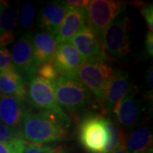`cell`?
Listing matches in <instances>:
<instances>
[{
	"instance_id": "cell-1",
	"label": "cell",
	"mask_w": 153,
	"mask_h": 153,
	"mask_svg": "<svg viewBox=\"0 0 153 153\" xmlns=\"http://www.w3.org/2000/svg\"><path fill=\"white\" fill-rule=\"evenodd\" d=\"M70 125L54 113L41 111L33 113L28 111L21 124L20 133L27 143L40 146L66 140L69 136L67 129Z\"/></svg>"
},
{
	"instance_id": "cell-2",
	"label": "cell",
	"mask_w": 153,
	"mask_h": 153,
	"mask_svg": "<svg viewBox=\"0 0 153 153\" xmlns=\"http://www.w3.org/2000/svg\"><path fill=\"white\" fill-rule=\"evenodd\" d=\"M55 100L77 121L96 107L95 100L76 76H60L54 83Z\"/></svg>"
},
{
	"instance_id": "cell-3",
	"label": "cell",
	"mask_w": 153,
	"mask_h": 153,
	"mask_svg": "<svg viewBox=\"0 0 153 153\" xmlns=\"http://www.w3.org/2000/svg\"><path fill=\"white\" fill-rule=\"evenodd\" d=\"M78 140L88 153H105L110 140L106 117L100 114L83 116L78 121Z\"/></svg>"
},
{
	"instance_id": "cell-4",
	"label": "cell",
	"mask_w": 153,
	"mask_h": 153,
	"mask_svg": "<svg viewBox=\"0 0 153 153\" xmlns=\"http://www.w3.org/2000/svg\"><path fill=\"white\" fill-rule=\"evenodd\" d=\"M113 71L108 60L90 59L85 60L76 72L77 79L91 93L100 107Z\"/></svg>"
},
{
	"instance_id": "cell-5",
	"label": "cell",
	"mask_w": 153,
	"mask_h": 153,
	"mask_svg": "<svg viewBox=\"0 0 153 153\" xmlns=\"http://www.w3.org/2000/svg\"><path fill=\"white\" fill-rule=\"evenodd\" d=\"M27 101L28 105L41 111L57 115L62 120L71 123L70 117L58 105L55 96L54 83L36 74L27 81Z\"/></svg>"
},
{
	"instance_id": "cell-6",
	"label": "cell",
	"mask_w": 153,
	"mask_h": 153,
	"mask_svg": "<svg viewBox=\"0 0 153 153\" xmlns=\"http://www.w3.org/2000/svg\"><path fill=\"white\" fill-rule=\"evenodd\" d=\"M130 29L131 20L126 16H118L105 29L101 44L105 55L120 59L130 52Z\"/></svg>"
},
{
	"instance_id": "cell-7",
	"label": "cell",
	"mask_w": 153,
	"mask_h": 153,
	"mask_svg": "<svg viewBox=\"0 0 153 153\" xmlns=\"http://www.w3.org/2000/svg\"><path fill=\"white\" fill-rule=\"evenodd\" d=\"M126 4L115 0H92L87 6L88 25L96 33L100 40L105 29L123 11L125 10Z\"/></svg>"
},
{
	"instance_id": "cell-8",
	"label": "cell",
	"mask_w": 153,
	"mask_h": 153,
	"mask_svg": "<svg viewBox=\"0 0 153 153\" xmlns=\"http://www.w3.org/2000/svg\"><path fill=\"white\" fill-rule=\"evenodd\" d=\"M10 55L15 69L27 81L36 74L38 65L34 57L31 33H25L17 39L11 48Z\"/></svg>"
},
{
	"instance_id": "cell-9",
	"label": "cell",
	"mask_w": 153,
	"mask_h": 153,
	"mask_svg": "<svg viewBox=\"0 0 153 153\" xmlns=\"http://www.w3.org/2000/svg\"><path fill=\"white\" fill-rule=\"evenodd\" d=\"M131 87L130 77L127 71L123 70L113 71L112 76L105 88L100 105L103 114L111 116L115 105L130 94Z\"/></svg>"
},
{
	"instance_id": "cell-10",
	"label": "cell",
	"mask_w": 153,
	"mask_h": 153,
	"mask_svg": "<svg viewBox=\"0 0 153 153\" xmlns=\"http://www.w3.org/2000/svg\"><path fill=\"white\" fill-rule=\"evenodd\" d=\"M70 41L85 60L90 59L108 60V56L105 53L101 41L88 24L82 27Z\"/></svg>"
},
{
	"instance_id": "cell-11",
	"label": "cell",
	"mask_w": 153,
	"mask_h": 153,
	"mask_svg": "<svg viewBox=\"0 0 153 153\" xmlns=\"http://www.w3.org/2000/svg\"><path fill=\"white\" fill-rule=\"evenodd\" d=\"M84 61L82 55L70 42L57 45L53 63L60 76H76Z\"/></svg>"
},
{
	"instance_id": "cell-12",
	"label": "cell",
	"mask_w": 153,
	"mask_h": 153,
	"mask_svg": "<svg viewBox=\"0 0 153 153\" xmlns=\"http://www.w3.org/2000/svg\"><path fill=\"white\" fill-rule=\"evenodd\" d=\"M27 100L0 94V121L20 131L23 118L28 111Z\"/></svg>"
},
{
	"instance_id": "cell-13",
	"label": "cell",
	"mask_w": 153,
	"mask_h": 153,
	"mask_svg": "<svg viewBox=\"0 0 153 153\" xmlns=\"http://www.w3.org/2000/svg\"><path fill=\"white\" fill-rule=\"evenodd\" d=\"M86 24H88L86 8L68 6L65 18L55 35L57 44L69 42Z\"/></svg>"
},
{
	"instance_id": "cell-14",
	"label": "cell",
	"mask_w": 153,
	"mask_h": 153,
	"mask_svg": "<svg viewBox=\"0 0 153 153\" xmlns=\"http://www.w3.org/2000/svg\"><path fill=\"white\" fill-rule=\"evenodd\" d=\"M67 8L68 5L64 1H54L46 4L38 15L39 29L55 37L65 18Z\"/></svg>"
},
{
	"instance_id": "cell-15",
	"label": "cell",
	"mask_w": 153,
	"mask_h": 153,
	"mask_svg": "<svg viewBox=\"0 0 153 153\" xmlns=\"http://www.w3.org/2000/svg\"><path fill=\"white\" fill-rule=\"evenodd\" d=\"M140 114V102L134 94H129L115 105L111 117L121 128L129 129L136 124Z\"/></svg>"
},
{
	"instance_id": "cell-16",
	"label": "cell",
	"mask_w": 153,
	"mask_h": 153,
	"mask_svg": "<svg viewBox=\"0 0 153 153\" xmlns=\"http://www.w3.org/2000/svg\"><path fill=\"white\" fill-rule=\"evenodd\" d=\"M27 80L14 71H0V94L27 100Z\"/></svg>"
},
{
	"instance_id": "cell-17",
	"label": "cell",
	"mask_w": 153,
	"mask_h": 153,
	"mask_svg": "<svg viewBox=\"0 0 153 153\" xmlns=\"http://www.w3.org/2000/svg\"><path fill=\"white\" fill-rule=\"evenodd\" d=\"M33 47L37 65L51 61L54 59L57 48L55 37L44 32H39L33 35Z\"/></svg>"
},
{
	"instance_id": "cell-18",
	"label": "cell",
	"mask_w": 153,
	"mask_h": 153,
	"mask_svg": "<svg viewBox=\"0 0 153 153\" xmlns=\"http://www.w3.org/2000/svg\"><path fill=\"white\" fill-rule=\"evenodd\" d=\"M152 133L148 126H140L124 138L128 153H146L152 148Z\"/></svg>"
},
{
	"instance_id": "cell-19",
	"label": "cell",
	"mask_w": 153,
	"mask_h": 153,
	"mask_svg": "<svg viewBox=\"0 0 153 153\" xmlns=\"http://www.w3.org/2000/svg\"><path fill=\"white\" fill-rule=\"evenodd\" d=\"M16 18V10L8 2L3 1L0 9V48H4L14 42Z\"/></svg>"
},
{
	"instance_id": "cell-20",
	"label": "cell",
	"mask_w": 153,
	"mask_h": 153,
	"mask_svg": "<svg viewBox=\"0 0 153 153\" xmlns=\"http://www.w3.org/2000/svg\"><path fill=\"white\" fill-rule=\"evenodd\" d=\"M35 7L32 3L25 2L20 6L18 10L19 25L24 30H29L33 27L35 19Z\"/></svg>"
},
{
	"instance_id": "cell-21",
	"label": "cell",
	"mask_w": 153,
	"mask_h": 153,
	"mask_svg": "<svg viewBox=\"0 0 153 153\" xmlns=\"http://www.w3.org/2000/svg\"><path fill=\"white\" fill-rule=\"evenodd\" d=\"M36 75L44 80H47V81L53 82V83H55L57 78L60 76L59 72L53 63V60L44 63V64L38 66V68L36 70Z\"/></svg>"
},
{
	"instance_id": "cell-22",
	"label": "cell",
	"mask_w": 153,
	"mask_h": 153,
	"mask_svg": "<svg viewBox=\"0 0 153 153\" xmlns=\"http://www.w3.org/2000/svg\"><path fill=\"white\" fill-rule=\"evenodd\" d=\"M27 143L22 136L7 142H0V153H24Z\"/></svg>"
},
{
	"instance_id": "cell-23",
	"label": "cell",
	"mask_w": 153,
	"mask_h": 153,
	"mask_svg": "<svg viewBox=\"0 0 153 153\" xmlns=\"http://www.w3.org/2000/svg\"><path fill=\"white\" fill-rule=\"evenodd\" d=\"M24 153H71L65 146H44V145H33L27 144Z\"/></svg>"
},
{
	"instance_id": "cell-24",
	"label": "cell",
	"mask_w": 153,
	"mask_h": 153,
	"mask_svg": "<svg viewBox=\"0 0 153 153\" xmlns=\"http://www.w3.org/2000/svg\"><path fill=\"white\" fill-rule=\"evenodd\" d=\"M21 135L20 131L11 128L0 121V142H7Z\"/></svg>"
},
{
	"instance_id": "cell-25",
	"label": "cell",
	"mask_w": 153,
	"mask_h": 153,
	"mask_svg": "<svg viewBox=\"0 0 153 153\" xmlns=\"http://www.w3.org/2000/svg\"><path fill=\"white\" fill-rule=\"evenodd\" d=\"M14 70L16 69L13 65L10 51L5 48H0V71Z\"/></svg>"
},
{
	"instance_id": "cell-26",
	"label": "cell",
	"mask_w": 153,
	"mask_h": 153,
	"mask_svg": "<svg viewBox=\"0 0 153 153\" xmlns=\"http://www.w3.org/2000/svg\"><path fill=\"white\" fill-rule=\"evenodd\" d=\"M140 12L146 22L148 32H153V6L152 4H145L140 9Z\"/></svg>"
},
{
	"instance_id": "cell-27",
	"label": "cell",
	"mask_w": 153,
	"mask_h": 153,
	"mask_svg": "<svg viewBox=\"0 0 153 153\" xmlns=\"http://www.w3.org/2000/svg\"><path fill=\"white\" fill-rule=\"evenodd\" d=\"M145 49L149 57H152L153 55V35L152 33L147 32L145 39Z\"/></svg>"
},
{
	"instance_id": "cell-28",
	"label": "cell",
	"mask_w": 153,
	"mask_h": 153,
	"mask_svg": "<svg viewBox=\"0 0 153 153\" xmlns=\"http://www.w3.org/2000/svg\"><path fill=\"white\" fill-rule=\"evenodd\" d=\"M66 4L68 6H74V7H79V8H87V6L89 4L88 0H76V1H65Z\"/></svg>"
},
{
	"instance_id": "cell-29",
	"label": "cell",
	"mask_w": 153,
	"mask_h": 153,
	"mask_svg": "<svg viewBox=\"0 0 153 153\" xmlns=\"http://www.w3.org/2000/svg\"><path fill=\"white\" fill-rule=\"evenodd\" d=\"M153 70L152 66H151L146 71V83H147L148 87H150L151 88H152L153 87Z\"/></svg>"
},
{
	"instance_id": "cell-30",
	"label": "cell",
	"mask_w": 153,
	"mask_h": 153,
	"mask_svg": "<svg viewBox=\"0 0 153 153\" xmlns=\"http://www.w3.org/2000/svg\"><path fill=\"white\" fill-rule=\"evenodd\" d=\"M110 153H128V152L126 151L124 144H122V145L118 146L117 147L114 149L112 152H111Z\"/></svg>"
},
{
	"instance_id": "cell-31",
	"label": "cell",
	"mask_w": 153,
	"mask_h": 153,
	"mask_svg": "<svg viewBox=\"0 0 153 153\" xmlns=\"http://www.w3.org/2000/svg\"><path fill=\"white\" fill-rule=\"evenodd\" d=\"M146 153H153V152H152V149H150V150H149V151H148Z\"/></svg>"
},
{
	"instance_id": "cell-32",
	"label": "cell",
	"mask_w": 153,
	"mask_h": 153,
	"mask_svg": "<svg viewBox=\"0 0 153 153\" xmlns=\"http://www.w3.org/2000/svg\"><path fill=\"white\" fill-rule=\"evenodd\" d=\"M2 4H3V1H0V9H1V7H2Z\"/></svg>"
}]
</instances>
